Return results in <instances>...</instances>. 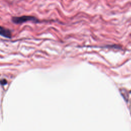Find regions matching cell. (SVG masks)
<instances>
[{
    "label": "cell",
    "mask_w": 131,
    "mask_h": 131,
    "mask_svg": "<svg viewBox=\"0 0 131 131\" xmlns=\"http://www.w3.org/2000/svg\"><path fill=\"white\" fill-rule=\"evenodd\" d=\"M12 22L16 25H20L27 22L31 21L35 24H38L41 22L37 17L32 15H21L19 16H12L11 18Z\"/></svg>",
    "instance_id": "1"
},
{
    "label": "cell",
    "mask_w": 131,
    "mask_h": 131,
    "mask_svg": "<svg viewBox=\"0 0 131 131\" xmlns=\"http://www.w3.org/2000/svg\"><path fill=\"white\" fill-rule=\"evenodd\" d=\"M0 35L5 38L10 39L12 36V31L9 29L0 25Z\"/></svg>",
    "instance_id": "2"
}]
</instances>
